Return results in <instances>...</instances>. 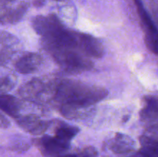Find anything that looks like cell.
Returning <instances> with one entry per match:
<instances>
[{
	"label": "cell",
	"mask_w": 158,
	"mask_h": 157,
	"mask_svg": "<svg viewBox=\"0 0 158 157\" xmlns=\"http://www.w3.org/2000/svg\"><path fill=\"white\" fill-rule=\"evenodd\" d=\"M108 92L103 87L87 85L72 79H59L55 102L61 106L74 105L94 107V105L104 99Z\"/></svg>",
	"instance_id": "1"
},
{
	"label": "cell",
	"mask_w": 158,
	"mask_h": 157,
	"mask_svg": "<svg viewBox=\"0 0 158 157\" xmlns=\"http://www.w3.org/2000/svg\"><path fill=\"white\" fill-rule=\"evenodd\" d=\"M45 49L50 53L57 64L69 72H80L93 68L92 61L80 51L70 48L43 42Z\"/></svg>",
	"instance_id": "2"
},
{
	"label": "cell",
	"mask_w": 158,
	"mask_h": 157,
	"mask_svg": "<svg viewBox=\"0 0 158 157\" xmlns=\"http://www.w3.org/2000/svg\"><path fill=\"white\" fill-rule=\"evenodd\" d=\"M59 79L34 78L23 84L19 89V95L28 102L46 103L55 101Z\"/></svg>",
	"instance_id": "3"
},
{
	"label": "cell",
	"mask_w": 158,
	"mask_h": 157,
	"mask_svg": "<svg viewBox=\"0 0 158 157\" xmlns=\"http://www.w3.org/2000/svg\"><path fill=\"white\" fill-rule=\"evenodd\" d=\"M35 145L44 157H63L70 149L69 142L50 135H45L36 139Z\"/></svg>",
	"instance_id": "4"
},
{
	"label": "cell",
	"mask_w": 158,
	"mask_h": 157,
	"mask_svg": "<svg viewBox=\"0 0 158 157\" xmlns=\"http://www.w3.org/2000/svg\"><path fill=\"white\" fill-rule=\"evenodd\" d=\"M76 49L88 57L101 58L104 53V48L101 42L93 35L83 32H75Z\"/></svg>",
	"instance_id": "5"
},
{
	"label": "cell",
	"mask_w": 158,
	"mask_h": 157,
	"mask_svg": "<svg viewBox=\"0 0 158 157\" xmlns=\"http://www.w3.org/2000/svg\"><path fill=\"white\" fill-rule=\"evenodd\" d=\"M106 147L114 155H127L135 151L136 143L129 135L117 133L108 140Z\"/></svg>",
	"instance_id": "6"
},
{
	"label": "cell",
	"mask_w": 158,
	"mask_h": 157,
	"mask_svg": "<svg viewBox=\"0 0 158 157\" xmlns=\"http://www.w3.org/2000/svg\"><path fill=\"white\" fill-rule=\"evenodd\" d=\"M16 123L28 133L34 135H43L49 127V123L35 115H19Z\"/></svg>",
	"instance_id": "7"
},
{
	"label": "cell",
	"mask_w": 158,
	"mask_h": 157,
	"mask_svg": "<svg viewBox=\"0 0 158 157\" xmlns=\"http://www.w3.org/2000/svg\"><path fill=\"white\" fill-rule=\"evenodd\" d=\"M20 42L16 36L0 31V63L9 61L19 50Z\"/></svg>",
	"instance_id": "8"
},
{
	"label": "cell",
	"mask_w": 158,
	"mask_h": 157,
	"mask_svg": "<svg viewBox=\"0 0 158 157\" xmlns=\"http://www.w3.org/2000/svg\"><path fill=\"white\" fill-rule=\"evenodd\" d=\"M43 63L41 55L35 52H26L20 55L14 63L15 69L21 74L35 72Z\"/></svg>",
	"instance_id": "9"
},
{
	"label": "cell",
	"mask_w": 158,
	"mask_h": 157,
	"mask_svg": "<svg viewBox=\"0 0 158 157\" xmlns=\"http://www.w3.org/2000/svg\"><path fill=\"white\" fill-rule=\"evenodd\" d=\"M144 106L140 110V119L148 124L158 122V96H146Z\"/></svg>",
	"instance_id": "10"
},
{
	"label": "cell",
	"mask_w": 158,
	"mask_h": 157,
	"mask_svg": "<svg viewBox=\"0 0 158 157\" xmlns=\"http://www.w3.org/2000/svg\"><path fill=\"white\" fill-rule=\"evenodd\" d=\"M22 104L13 95L0 92V110L9 116L16 119L20 113Z\"/></svg>",
	"instance_id": "11"
},
{
	"label": "cell",
	"mask_w": 158,
	"mask_h": 157,
	"mask_svg": "<svg viewBox=\"0 0 158 157\" xmlns=\"http://www.w3.org/2000/svg\"><path fill=\"white\" fill-rule=\"evenodd\" d=\"M94 107H83L74 105L63 104L60 106V112L69 119H79L86 118L92 113Z\"/></svg>",
	"instance_id": "12"
},
{
	"label": "cell",
	"mask_w": 158,
	"mask_h": 157,
	"mask_svg": "<svg viewBox=\"0 0 158 157\" xmlns=\"http://www.w3.org/2000/svg\"><path fill=\"white\" fill-rule=\"evenodd\" d=\"M140 143L142 150L150 157H158V138L150 135L140 137Z\"/></svg>",
	"instance_id": "13"
},
{
	"label": "cell",
	"mask_w": 158,
	"mask_h": 157,
	"mask_svg": "<svg viewBox=\"0 0 158 157\" xmlns=\"http://www.w3.org/2000/svg\"><path fill=\"white\" fill-rule=\"evenodd\" d=\"M79 132L80 129L78 127L62 123L55 129V136L70 143L71 140L78 134Z\"/></svg>",
	"instance_id": "14"
},
{
	"label": "cell",
	"mask_w": 158,
	"mask_h": 157,
	"mask_svg": "<svg viewBox=\"0 0 158 157\" xmlns=\"http://www.w3.org/2000/svg\"><path fill=\"white\" fill-rule=\"evenodd\" d=\"M16 83L15 76L12 74L0 75V92L6 93L14 88Z\"/></svg>",
	"instance_id": "15"
},
{
	"label": "cell",
	"mask_w": 158,
	"mask_h": 157,
	"mask_svg": "<svg viewBox=\"0 0 158 157\" xmlns=\"http://www.w3.org/2000/svg\"><path fill=\"white\" fill-rule=\"evenodd\" d=\"M63 157H98V152L94 146H86L73 152H68Z\"/></svg>",
	"instance_id": "16"
},
{
	"label": "cell",
	"mask_w": 158,
	"mask_h": 157,
	"mask_svg": "<svg viewBox=\"0 0 158 157\" xmlns=\"http://www.w3.org/2000/svg\"><path fill=\"white\" fill-rule=\"evenodd\" d=\"M145 43L150 51L158 55V29L145 33Z\"/></svg>",
	"instance_id": "17"
},
{
	"label": "cell",
	"mask_w": 158,
	"mask_h": 157,
	"mask_svg": "<svg viewBox=\"0 0 158 157\" xmlns=\"http://www.w3.org/2000/svg\"><path fill=\"white\" fill-rule=\"evenodd\" d=\"M11 2L0 0V24H8Z\"/></svg>",
	"instance_id": "18"
},
{
	"label": "cell",
	"mask_w": 158,
	"mask_h": 157,
	"mask_svg": "<svg viewBox=\"0 0 158 157\" xmlns=\"http://www.w3.org/2000/svg\"><path fill=\"white\" fill-rule=\"evenodd\" d=\"M29 147V144L28 143H26L23 140L18 139L17 141H14L11 144V149L17 152H23V151L27 150Z\"/></svg>",
	"instance_id": "19"
},
{
	"label": "cell",
	"mask_w": 158,
	"mask_h": 157,
	"mask_svg": "<svg viewBox=\"0 0 158 157\" xmlns=\"http://www.w3.org/2000/svg\"><path fill=\"white\" fill-rule=\"evenodd\" d=\"M9 126H10L9 120L6 116H4V115L0 113V128L7 129L8 127H9Z\"/></svg>",
	"instance_id": "20"
},
{
	"label": "cell",
	"mask_w": 158,
	"mask_h": 157,
	"mask_svg": "<svg viewBox=\"0 0 158 157\" xmlns=\"http://www.w3.org/2000/svg\"><path fill=\"white\" fill-rule=\"evenodd\" d=\"M126 157H150V156L146 153V152H143L142 149H140V150H139L138 152H135V153H133L132 155H128V156H126Z\"/></svg>",
	"instance_id": "21"
},
{
	"label": "cell",
	"mask_w": 158,
	"mask_h": 157,
	"mask_svg": "<svg viewBox=\"0 0 158 157\" xmlns=\"http://www.w3.org/2000/svg\"><path fill=\"white\" fill-rule=\"evenodd\" d=\"M4 1L7 2H13L15 1V0H4Z\"/></svg>",
	"instance_id": "22"
}]
</instances>
